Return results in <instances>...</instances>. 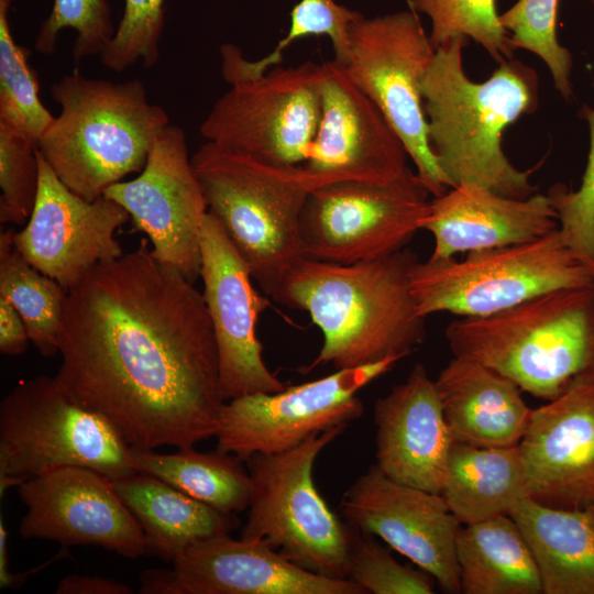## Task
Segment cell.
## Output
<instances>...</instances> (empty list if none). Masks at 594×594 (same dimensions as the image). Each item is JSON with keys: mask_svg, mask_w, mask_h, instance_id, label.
I'll use <instances>...</instances> for the list:
<instances>
[{"mask_svg": "<svg viewBox=\"0 0 594 594\" xmlns=\"http://www.w3.org/2000/svg\"><path fill=\"white\" fill-rule=\"evenodd\" d=\"M55 378L134 449L194 447L216 436L226 399L209 312L147 240L67 292Z\"/></svg>", "mask_w": 594, "mask_h": 594, "instance_id": "obj_1", "label": "cell"}, {"mask_svg": "<svg viewBox=\"0 0 594 594\" xmlns=\"http://www.w3.org/2000/svg\"><path fill=\"white\" fill-rule=\"evenodd\" d=\"M418 262L409 248L354 264L300 257L272 299L306 311L322 333L321 349L306 370L359 367L416 351L427 334L411 293Z\"/></svg>", "mask_w": 594, "mask_h": 594, "instance_id": "obj_2", "label": "cell"}, {"mask_svg": "<svg viewBox=\"0 0 594 594\" xmlns=\"http://www.w3.org/2000/svg\"><path fill=\"white\" fill-rule=\"evenodd\" d=\"M469 43L457 36L436 50L421 84L428 141L450 188L473 184L499 195L524 199L536 194L529 173L517 169L503 151V133L522 114L537 110V72L507 59L484 81L463 69Z\"/></svg>", "mask_w": 594, "mask_h": 594, "instance_id": "obj_3", "label": "cell"}, {"mask_svg": "<svg viewBox=\"0 0 594 594\" xmlns=\"http://www.w3.org/2000/svg\"><path fill=\"white\" fill-rule=\"evenodd\" d=\"M453 356L476 361L534 397L552 400L594 380V283L538 295L444 331Z\"/></svg>", "mask_w": 594, "mask_h": 594, "instance_id": "obj_4", "label": "cell"}, {"mask_svg": "<svg viewBox=\"0 0 594 594\" xmlns=\"http://www.w3.org/2000/svg\"><path fill=\"white\" fill-rule=\"evenodd\" d=\"M51 95L61 113L38 139V151L57 177L89 201L140 173L153 139L169 124L139 79L113 82L74 69L52 85Z\"/></svg>", "mask_w": 594, "mask_h": 594, "instance_id": "obj_5", "label": "cell"}, {"mask_svg": "<svg viewBox=\"0 0 594 594\" xmlns=\"http://www.w3.org/2000/svg\"><path fill=\"white\" fill-rule=\"evenodd\" d=\"M191 163L211 212L271 298L302 256L300 216L314 189L302 166L275 167L207 142Z\"/></svg>", "mask_w": 594, "mask_h": 594, "instance_id": "obj_6", "label": "cell"}, {"mask_svg": "<svg viewBox=\"0 0 594 594\" xmlns=\"http://www.w3.org/2000/svg\"><path fill=\"white\" fill-rule=\"evenodd\" d=\"M64 466L117 481L136 473L131 447L102 415L46 375L20 382L0 404V495Z\"/></svg>", "mask_w": 594, "mask_h": 594, "instance_id": "obj_7", "label": "cell"}, {"mask_svg": "<svg viewBox=\"0 0 594 594\" xmlns=\"http://www.w3.org/2000/svg\"><path fill=\"white\" fill-rule=\"evenodd\" d=\"M346 427L312 435L290 450L254 454L245 461L252 494L240 538L263 540L314 573L349 579L350 527L330 509L314 481L318 455Z\"/></svg>", "mask_w": 594, "mask_h": 594, "instance_id": "obj_8", "label": "cell"}, {"mask_svg": "<svg viewBox=\"0 0 594 594\" xmlns=\"http://www.w3.org/2000/svg\"><path fill=\"white\" fill-rule=\"evenodd\" d=\"M594 283V267L581 260L557 230L537 240L469 252L462 260L418 262L411 273L416 311L485 317L552 290Z\"/></svg>", "mask_w": 594, "mask_h": 594, "instance_id": "obj_9", "label": "cell"}, {"mask_svg": "<svg viewBox=\"0 0 594 594\" xmlns=\"http://www.w3.org/2000/svg\"><path fill=\"white\" fill-rule=\"evenodd\" d=\"M435 53L413 9L374 18L359 12L350 26L343 66L398 133L430 195L439 197L450 185L429 145L421 94Z\"/></svg>", "mask_w": 594, "mask_h": 594, "instance_id": "obj_10", "label": "cell"}, {"mask_svg": "<svg viewBox=\"0 0 594 594\" xmlns=\"http://www.w3.org/2000/svg\"><path fill=\"white\" fill-rule=\"evenodd\" d=\"M429 196L409 166L388 183L344 180L317 187L300 216L302 256L354 264L400 251L421 229Z\"/></svg>", "mask_w": 594, "mask_h": 594, "instance_id": "obj_11", "label": "cell"}, {"mask_svg": "<svg viewBox=\"0 0 594 594\" xmlns=\"http://www.w3.org/2000/svg\"><path fill=\"white\" fill-rule=\"evenodd\" d=\"M322 64L268 69L238 81L212 106L200 134L234 155L275 167L300 166L318 130Z\"/></svg>", "mask_w": 594, "mask_h": 594, "instance_id": "obj_12", "label": "cell"}, {"mask_svg": "<svg viewBox=\"0 0 594 594\" xmlns=\"http://www.w3.org/2000/svg\"><path fill=\"white\" fill-rule=\"evenodd\" d=\"M400 361L341 369L315 381L227 400L219 413L217 448L242 461L290 450L312 435L348 426L363 414L359 392Z\"/></svg>", "mask_w": 594, "mask_h": 594, "instance_id": "obj_13", "label": "cell"}, {"mask_svg": "<svg viewBox=\"0 0 594 594\" xmlns=\"http://www.w3.org/2000/svg\"><path fill=\"white\" fill-rule=\"evenodd\" d=\"M103 196L124 208L134 230L147 235L155 258L193 283L200 277V228L208 206L182 128H162L139 176L110 186Z\"/></svg>", "mask_w": 594, "mask_h": 594, "instance_id": "obj_14", "label": "cell"}, {"mask_svg": "<svg viewBox=\"0 0 594 594\" xmlns=\"http://www.w3.org/2000/svg\"><path fill=\"white\" fill-rule=\"evenodd\" d=\"M200 250L202 296L216 339L226 402L283 391L287 385L265 364L256 336L258 317L271 302L255 289L249 267L209 211L200 228Z\"/></svg>", "mask_w": 594, "mask_h": 594, "instance_id": "obj_15", "label": "cell"}, {"mask_svg": "<svg viewBox=\"0 0 594 594\" xmlns=\"http://www.w3.org/2000/svg\"><path fill=\"white\" fill-rule=\"evenodd\" d=\"M340 509L350 527L381 538L443 592L461 593L455 551L461 524L441 494L396 482L374 464L348 487Z\"/></svg>", "mask_w": 594, "mask_h": 594, "instance_id": "obj_16", "label": "cell"}, {"mask_svg": "<svg viewBox=\"0 0 594 594\" xmlns=\"http://www.w3.org/2000/svg\"><path fill=\"white\" fill-rule=\"evenodd\" d=\"M37 158L36 200L12 241L31 265L68 292L97 265L124 254L116 233L131 218L105 196L89 201L72 191L38 148Z\"/></svg>", "mask_w": 594, "mask_h": 594, "instance_id": "obj_17", "label": "cell"}, {"mask_svg": "<svg viewBox=\"0 0 594 594\" xmlns=\"http://www.w3.org/2000/svg\"><path fill=\"white\" fill-rule=\"evenodd\" d=\"M321 112L301 165L314 189L356 180L388 183L408 167L407 150L380 108L336 61L322 64Z\"/></svg>", "mask_w": 594, "mask_h": 594, "instance_id": "obj_18", "label": "cell"}, {"mask_svg": "<svg viewBox=\"0 0 594 594\" xmlns=\"http://www.w3.org/2000/svg\"><path fill=\"white\" fill-rule=\"evenodd\" d=\"M26 506L19 532L69 546H98L135 559L146 554L143 530L113 480L88 468L64 466L18 486Z\"/></svg>", "mask_w": 594, "mask_h": 594, "instance_id": "obj_19", "label": "cell"}, {"mask_svg": "<svg viewBox=\"0 0 594 594\" xmlns=\"http://www.w3.org/2000/svg\"><path fill=\"white\" fill-rule=\"evenodd\" d=\"M172 569L141 575L143 594H365L350 579L308 571L263 540L229 535L197 542L173 560Z\"/></svg>", "mask_w": 594, "mask_h": 594, "instance_id": "obj_20", "label": "cell"}, {"mask_svg": "<svg viewBox=\"0 0 594 594\" xmlns=\"http://www.w3.org/2000/svg\"><path fill=\"white\" fill-rule=\"evenodd\" d=\"M518 450L528 497L561 509L594 507V380L532 409Z\"/></svg>", "mask_w": 594, "mask_h": 594, "instance_id": "obj_21", "label": "cell"}, {"mask_svg": "<svg viewBox=\"0 0 594 594\" xmlns=\"http://www.w3.org/2000/svg\"><path fill=\"white\" fill-rule=\"evenodd\" d=\"M373 417L376 466L396 482L441 494L453 439L422 363L375 402Z\"/></svg>", "mask_w": 594, "mask_h": 594, "instance_id": "obj_22", "label": "cell"}, {"mask_svg": "<svg viewBox=\"0 0 594 594\" xmlns=\"http://www.w3.org/2000/svg\"><path fill=\"white\" fill-rule=\"evenodd\" d=\"M559 228L548 195L510 198L462 184L430 200L421 229L433 235L431 258L537 240Z\"/></svg>", "mask_w": 594, "mask_h": 594, "instance_id": "obj_23", "label": "cell"}, {"mask_svg": "<svg viewBox=\"0 0 594 594\" xmlns=\"http://www.w3.org/2000/svg\"><path fill=\"white\" fill-rule=\"evenodd\" d=\"M435 383L453 441L481 448L519 444L532 409L513 381L476 361L453 356Z\"/></svg>", "mask_w": 594, "mask_h": 594, "instance_id": "obj_24", "label": "cell"}, {"mask_svg": "<svg viewBox=\"0 0 594 594\" xmlns=\"http://www.w3.org/2000/svg\"><path fill=\"white\" fill-rule=\"evenodd\" d=\"M508 515L530 548L543 594H594V507L561 509L526 497Z\"/></svg>", "mask_w": 594, "mask_h": 594, "instance_id": "obj_25", "label": "cell"}, {"mask_svg": "<svg viewBox=\"0 0 594 594\" xmlns=\"http://www.w3.org/2000/svg\"><path fill=\"white\" fill-rule=\"evenodd\" d=\"M113 482L143 530L146 554L167 562L239 526L237 514L218 510L155 476L136 472Z\"/></svg>", "mask_w": 594, "mask_h": 594, "instance_id": "obj_26", "label": "cell"}, {"mask_svg": "<svg viewBox=\"0 0 594 594\" xmlns=\"http://www.w3.org/2000/svg\"><path fill=\"white\" fill-rule=\"evenodd\" d=\"M463 594H541L537 563L509 515L460 526L455 539Z\"/></svg>", "mask_w": 594, "mask_h": 594, "instance_id": "obj_27", "label": "cell"}, {"mask_svg": "<svg viewBox=\"0 0 594 594\" xmlns=\"http://www.w3.org/2000/svg\"><path fill=\"white\" fill-rule=\"evenodd\" d=\"M441 495L463 525L508 515L528 497L518 446L481 448L452 441Z\"/></svg>", "mask_w": 594, "mask_h": 594, "instance_id": "obj_28", "label": "cell"}, {"mask_svg": "<svg viewBox=\"0 0 594 594\" xmlns=\"http://www.w3.org/2000/svg\"><path fill=\"white\" fill-rule=\"evenodd\" d=\"M136 472L155 476L185 494L224 513L246 510L252 480L243 461L222 450L198 452L194 447L174 453L131 448Z\"/></svg>", "mask_w": 594, "mask_h": 594, "instance_id": "obj_29", "label": "cell"}, {"mask_svg": "<svg viewBox=\"0 0 594 594\" xmlns=\"http://www.w3.org/2000/svg\"><path fill=\"white\" fill-rule=\"evenodd\" d=\"M12 234V229L0 234V297L19 312L37 351L53 356L59 353L67 290L29 263Z\"/></svg>", "mask_w": 594, "mask_h": 594, "instance_id": "obj_30", "label": "cell"}, {"mask_svg": "<svg viewBox=\"0 0 594 594\" xmlns=\"http://www.w3.org/2000/svg\"><path fill=\"white\" fill-rule=\"evenodd\" d=\"M359 11L351 10L334 0H300L290 12L289 30L274 50L256 61L246 59L242 51L233 44L222 45L221 72L230 84L261 77L283 61L288 46L307 36H328L334 52V59L345 65L349 59L350 26Z\"/></svg>", "mask_w": 594, "mask_h": 594, "instance_id": "obj_31", "label": "cell"}, {"mask_svg": "<svg viewBox=\"0 0 594 594\" xmlns=\"http://www.w3.org/2000/svg\"><path fill=\"white\" fill-rule=\"evenodd\" d=\"M10 4L11 0H0V122L38 141L54 117L40 98L37 74L29 63L30 51L13 37Z\"/></svg>", "mask_w": 594, "mask_h": 594, "instance_id": "obj_32", "label": "cell"}, {"mask_svg": "<svg viewBox=\"0 0 594 594\" xmlns=\"http://www.w3.org/2000/svg\"><path fill=\"white\" fill-rule=\"evenodd\" d=\"M414 11L431 21L435 50L457 36L471 37L498 63L514 56L509 34L501 23L495 0H409Z\"/></svg>", "mask_w": 594, "mask_h": 594, "instance_id": "obj_33", "label": "cell"}, {"mask_svg": "<svg viewBox=\"0 0 594 594\" xmlns=\"http://www.w3.org/2000/svg\"><path fill=\"white\" fill-rule=\"evenodd\" d=\"M559 0H518L499 20L514 50L539 56L550 70L553 86L565 101L573 98V57L557 37Z\"/></svg>", "mask_w": 594, "mask_h": 594, "instance_id": "obj_34", "label": "cell"}, {"mask_svg": "<svg viewBox=\"0 0 594 594\" xmlns=\"http://www.w3.org/2000/svg\"><path fill=\"white\" fill-rule=\"evenodd\" d=\"M37 139L0 122V221L21 226L38 190Z\"/></svg>", "mask_w": 594, "mask_h": 594, "instance_id": "obj_35", "label": "cell"}, {"mask_svg": "<svg viewBox=\"0 0 594 594\" xmlns=\"http://www.w3.org/2000/svg\"><path fill=\"white\" fill-rule=\"evenodd\" d=\"M349 579L366 594H432L436 583L428 572L400 564L373 536L352 527Z\"/></svg>", "mask_w": 594, "mask_h": 594, "instance_id": "obj_36", "label": "cell"}, {"mask_svg": "<svg viewBox=\"0 0 594 594\" xmlns=\"http://www.w3.org/2000/svg\"><path fill=\"white\" fill-rule=\"evenodd\" d=\"M67 28L77 32L73 45L76 64L99 56L116 33L107 0H54L51 13L38 29L34 48L42 54L54 53L58 34Z\"/></svg>", "mask_w": 594, "mask_h": 594, "instance_id": "obj_37", "label": "cell"}, {"mask_svg": "<svg viewBox=\"0 0 594 594\" xmlns=\"http://www.w3.org/2000/svg\"><path fill=\"white\" fill-rule=\"evenodd\" d=\"M164 24V0H124L122 19L99 55L100 62L114 72H123L140 61L144 68L154 67Z\"/></svg>", "mask_w": 594, "mask_h": 594, "instance_id": "obj_38", "label": "cell"}, {"mask_svg": "<svg viewBox=\"0 0 594 594\" xmlns=\"http://www.w3.org/2000/svg\"><path fill=\"white\" fill-rule=\"evenodd\" d=\"M579 117L586 121L590 131V151L582 183L576 190L556 184L547 195L568 244L581 260L594 267V108L583 105Z\"/></svg>", "mask_w": 594, "mask_h": 594, "instance_id": "obj_39", "label": "cell"}, {"mask_svg": "<svg viewBox=\"0 0 594 594\" xmlns=\"http://www.w3.org/2000/svg\"><path fill=\"white\" fill-rule=\"evenodd\" d=\"M29 341L23 319L10 302L0 297V352L20 355L25 352Z\"/></svg>", "mask_w": 594, "mask_h": 594, "instance_id": "obj_40", "label": "cell"}, {"mask_svg": "<svg viewBox=\"0 0 594 594\" xmlns=\"http://www.w3.org/2000/svg\"><path fill=\"white\" fill-rule=\"evenodd\" d=\"M132 588L114 580L70 574L63 578L56 587L57 594H131Z\"/></svg>", "mask_w": 594, "mask_h": 594, "instance_id": "obj_41", "label": "cell"}, {"mask_svg": "<svg viewBox=\"0 0 594 594\" xmlns=\"http://www.w3.org/2000/svg\"><path fill=\"white\" fill-rule=\"evenodd\" d=\"M588 1H590L591 6H592L593 9H594V0H588Z\"/></svg>", "mask_w": 594, "mask_h": 594, "instance_id": "obj_42", "label": "cell"}]
</instances>
